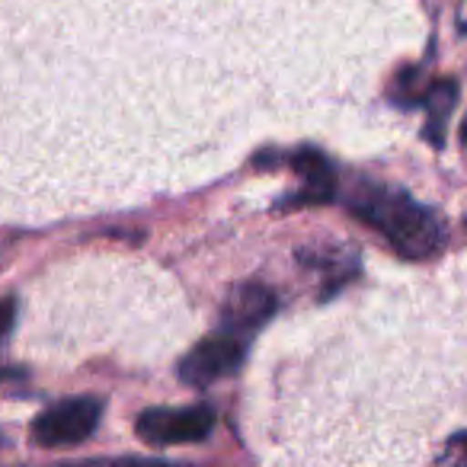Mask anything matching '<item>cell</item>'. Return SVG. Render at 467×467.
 I'll return each mask as SVG.
<instances>
[{"label": "cell", "instance_id": "obj_5", "mask_svg": "<svg viewBox=\"0 0 467 467\" xmlns=\"http://www.w3.org/2000/svg\"><path fill=\"white\" fill-rule=\"evenodd\" d=\"M275 311H279V298H275L273 288L260 285V282H244L227 295L224 311H221V330L227 337L241 339L247 333L260 330Z\"/></svg>", "mask_w": 467, "mask_h": 467}, {"label": "cell", "instance_id": "obj_9", "mask_svg": "<svg viewBox=\"0 0 467 467\" xmlns=\"http://www.w3.org/2000/svg\"><path fill=\"white\" fill-rule=\"evenodd\" d=\"M90 467H180V464H163V461H148V458H122V461H109V464H90Z\"/></svg>", "mask_w": 467, "mask_h": 467}, {"label": "cell", "instance_id": "obj_2", "mask_svg": "<svg viewBox=\"0 0 467 467\" xmlns=\"http://www.w3.org/2000/svg\"><path fill=\"white\" fill-rule=\"evenodd\" d=\"M103 416L99 397H67L55 407L42 410L33 422V439L42 448H71L93 435Z\"/></svg>", "mask_w": 467, "mask_h": 467}, {"label": "cell", "instance_id": "obj_4", "mask_svg": "<svg viewBox=\"0 0 467 467\" xmlns=\"http://www.w3.org/2000/svg\"><path fill=\"white\" fill-rule=\"evenodd\" d=\"M244 362V339L237 337H208L180 362V378L192 388H208L221 378L234 375Z\"/></svg>", "mask_w": 467, "mask_h": 467}, {"label": "cell", "instance_id": "obj_6", "mask_svg": "<svg viewBox=\"0 0 467 467\" xmlns=\"http://www.w3.org/2000/svg\"><path fill=\"white\" fill-rule=\"evenodd\" d=\"M288 167L301 176L305 189L292 199V205H324L337 192V173H333V163L327 161L320 150L301 148L298 154L288 157Z\"/></svg>", "mask_w": 467, "mask_h": 467}, {"label": "cell", "instance_id": "obj_10", "mask_svg": "<svg viewBox=\"0 0 467 467\" xmlns=\"http://www.w3.org/2000/svg\"><path fill=\"white\" fill-rule=\"evenodd\" d=\"M464 144H467V125H464Z\"/></svg>", "mask_w": 467, "mask_h": 467}, {"label": "cell", "instance_id": "obj_3", "mask_svg": "<svg viewBox=\"0 0 467 467\" xmlns=\"http://www.w3.org/2000/svg\"><path fill=\"white\" fill-rule=\"evenodd\" d=\"M138 439L148 445H189L212 435L214 410L208 403H192V407H154L144 410L135 422Z\"/></svg>", "mask_w": 467, "mask_h": 467}, {"label": "cell", "instance_id": "obj_7", "mask_svg": "<svg viewBox=\"0 0 467 467\" xmlns=\"http://www.w3.org/2000/svg\"><path fill=\"white\" fill-rule=\"evenodd\" d=\"M454 99H458V84H454V80H439V84L422 97V103H426V109H429L426 138L435 148H441V141H445V119H448V109L454 106Z\"/></svg>", "mask_w": 467, "mask_h": 467}, {"label": "cell", "instance_id": "obj_8", "mask_svg": "<svg viewBox=\"0 0 467 467\" xmlns=\"http://www.w3.org/2000/svg\"><path fill=\"white\" fill-rule=\"evenodd\" d=\"M14 320H16V301L14 298H0V339L14 330Z\"/></svg>", "mask_w": 467, "mask_h": 467}, {"label": "cell", "instance_id": "obj_1", "mask_svg": "<svg viewBox=\"0 0 467 467\" xmlns=\"http://www.w3.org/2000/svg\"><path fill=\"white\" fill-rule=\"evenodd\" d=\"M352 214L375 227L384 241L407 260H429L448 241L445 221L432 208L420 205L413 195L390 186H371L365 182L349 202Z\"/></svg>", "mask_w": 467, "mask_h": 467}, {"label": "cell", "instance_id": "obj_11", "mask_svg": "<svg viewBox=\"0 0 467 467\" xmlns=\"http://www.w3.org/2000/svg\"><path fill=\"white\" fill-rule=\"evenodd\" d=\"M458 467H467V461H461V464H458Z\"/></svg>", "mask_w": 467, "mask_h": 467}]
</instances>
